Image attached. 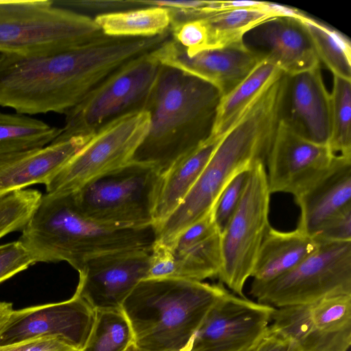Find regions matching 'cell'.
<instances>
[{
  "instance_id": "37",
  "label": "cell",
  "mask_w": 351,
  "mask_h": 351,
  "mask_svg": "<svg viewBox=\"0 0 351 351\" xmlns=\"http://www.w3.org/2000/svg\"><path fill=\"white\" fill-rule=\"evenodd\" d=\"M257 351H298L293 344L268 330Z\"/></svg>"
},
{
  "instance_id": "31",
  "label": "cell",
  "mask_w": 351,
  "mask_h": 351,
  "mask_svg": "<svg viewBox=\"0 0 351 351\" xmlns=\"http://www.w3.org/2000/svg\"><path fill=\"white\" fill-rule=\"evenodd\" d=\"M330 96V134L332 152L351 158V81L333 76Z\"/></svg>"
},
{
  "instance_id": "32",
  "label": "cell",
  "mask_w": 351,
  "mask_h": 351,
  "mask_svg": "<svg viewBox=\"0 0 351 351\" xmlns=\"http://www.w3.org/2000/svg\"><path fill=\"white\" fill-rule=\"evenodd\" d=\"M42 195L37 190L21 189L0 196V239L25 228Z\"/></svg>"
},
{
  "instance_id": "28",
  "label": "cell",
  "mask_w": 351,
  "mask_h": 351,
  "mask_svg": "<svg viewBox=\"0 0 351 351\" xmlns=\"http://www.w3.org/2000/svg\"><path fill=\"white\" fill-rule=\"evenodd\" d=\"M61 132L29 116L0 112V157L47 146Z\"/></svg>"
},
{
  "instance_id": "13",
  "label": "cell",
  "mask_w": 351,
  "mask_h": 351,
  "mask_svg": "<svg viewBox=\"0 0 351 351\" xmlns=\"http://www.w3.org/2000/svg\"><path fill=\"white\" fill-rule=\"evenodd\" d=\"M275 307L228 292L210 309L184 351H245L267 335Z\"/></svg>"
},
{
  "instance_id": "11",
  "label": "cell",
  "mask_w": 351,
  "mask_h": 351,
  "mask_svg": "<svg viewBox=\"0 0 351 351\" xmlns=\"http://www.w3.org/2000/svg\"><path fill=\"white\" fill-rule=\"evenodd\" d=\"M146 110L130 113L105 125L45 185L47 194H71L88 182L130 162L147 134Z\"/></svg>"
},
{
  "instance_id": "5",
  "label": "cell",
  "mask_w": 351,
  "mask_h": 351,
  "mask_svg": "<svg viewBox=\"0 0 351 351\" xmlns=\"http://www.w3.org/2000/svg\"><path fill=\"white\" fill-rule=\"evenodd\" d=\"M228 291L222 284L175 278H146L121 308L145 351H184L212 306Z\"/></svg>"
},
{
  "instance_id": "36",
  "label": "cell",
  "mask_w": 351,
  "mask_h": 351,
  "mask_svg": "<svg viewBox=\"0 0 351 351\" xmlns=\"http://www.w3.org/2000/svg\"><path fill=\"white\" fill-rule=\"evenodd\" d=\"M0 351H79L59 337H42L0 346Z\"/></svg>"
},
{
  "instance_id": "17",
  "label": "cell",
  "mask_w": 351,
  "mask_h": 351,
  "mask_svg": "<svg viewBox=\"0 0 351 351\" xmlns=\"http://www.w3.org/2000/svg\"><path fill=\"white\" fill-rule=\"evenodd\" d=\"M160 64L178 69L214 86L221 97L243 80L266 57L244 43L188 56L171 38L150 52Z\"/></svg>"
},
{
  "instance_id": "14",
  "label": "cell",
  "mask_w": 351,
  "mask_h": 351,
  "mask_svg": "<svg viewBox=\"0 0 351 351\" xmlns=\"http://www.w3.org/2000/svg\"><path fill=\"white\" fill-rule=\"evenodd\" d=\"M337 155L328 145L303 138L280 120L266 160L271 194L300 195L329 170Z\"/></svg>"
},
{
  "instance_id": "1",
  "label": "cell",
  "mask_w": 351,
  "mask_h": 351,
  "mask_svg": "<svg viewBox=\"0 0 351 351\" xmlns=\"http://www.w3.org/2000/svg\"><path fill=\"white\" fill-rule=\"evenodd\" d=\"M286 79L269 82L221 136L208 163L179 206L157 227L156 242L168 243L213 208L239 172L267 158L281 119Z\"/></svg>"
},
{
  "instance_id": "26",
  "label": "cell",
  "mask_w": 351,
  "mask_h": 351,
  "mask_svg": "<svg viewBox=\"0 0 351 351\" xmlns=\"http://www.w3.org/2000/svg\"><path fill=\"white\" fill-rule=\"evenodd\" d=\"M274 8V3L264 1L258 8L220 11L202 17L206 30V49L244 43L247 33L279 17Z\"/></svg>"
},
{
  "instance_id": "16",
  "label": "cell",
  "mask_w": 351,
  "mask_h": 351,
  "mask_svg": "<svg viewBox=\"0 0 351 351\" xmlns=\"http://www.w3.org/2000/svg\"><path fill=\"white\" fill-rule=\"evenodd\" d=\"M151 251L121 250L88 259L78 271L75 294L95 311L121 308L137 284L147 278Z\"/></svg>"
},
{
  "instance_id": "40",
  "label": "cell",
  "mask_w": 351,
  "mask_h": 351,
  "mask_svg": "<svg viewBox=\"0 0 351 351\" xmlns=\"http://www.w3.org/2000/svg\"><path fill=\"white\" fill-rule=\"evenodd\" d=\"M261 342H260L258 344H257L256 346H254V347H252V348H250V349H248V350H245V351H257L258 348V346H259V345H260Z\"/></svg>"
},
{
  "instance_id": "30",
  "label": "cell",
  "mask_w": 351,
  "mask_h": 351,
  "mask_svg": "<svg viewBox=\"0 0 351 351\" xmlns=\"http://www.w3.org/2000/svg\"><path fill=\"white\" fill-rule=\"evenodd\" d=\"M95 311L91 330L80 351H124L134 343L130 323L121 308Z\"/></svg>"
},
{
  "instance_id": "6",
  "label": "cell",
  "mask_w": 351,
  "mask_h": 351,
  "mask_svg": "<svg viewBox=\"0 0 351 351\" xmlns=\"http://www.w3.org/2000/svg\"><path fill=\"white\" fill-rule=\"evenodd\" d=\"M103 35L93 17L56 6L52 0H0V53L54 54Z\"/></svg>"
},
{
  "instance_id": "7",
  "label": "cell",
  "mask_w": 351,
  "mask_h": 351,
  "mask_svg": "<svg viewBox=\"0 0 351 351\" xmlns=\"http://www.w3.org/2000/svg\"><path fill=\"white\" fill-rule=\"evenodd\" d=\"M161 178L154 167L129 162L72 195L80 211L96 222L119 228L143 227L154 224Z\"/></svg>"
},
{
  "instance_id": "29",
  "label": "cell",
  "mask_w": 351,
  "mask_h": 351,
  "mask_svg": "<svg viewBox=\"0 0 351 351\" xmlns=\"http://www.w3.org/2000/svg\"><path fill=\"white\" fill-rule=\"evenodd\" d=\"M305 27L318 57L337 76L351 81V43L339 30L305 13L299 18Z\"/></svg>"
},
{
  "instance_id": "25",
  "label": "cell",
  "mask_w": 351,
  "mask_h": 351,
  "mask_svg": "<svg viewBox=\"0 0 351 351\" xmlns=\"http://www.w3.org/2000/svg\"><path fill=\"white\" fill-rule=\"evenodd\" d=\"M282 73L266 56L234 88L220 97L211 132L207 139L220 138L260 92Z\"/></svg>"
},
{
  "instance_id": "38",
  "label": "cell",
  "mask_w": 351,
  "mask_h": 351,
  "mask_svg": "<svg viewBox=\"0 0 351 351\" xmlns=\"http://www.w3.org/2000/svg\"><path fill=\"white\" fill-rule=\"evenodd\" d=\"M13 311L12 304L0 302V332L8 322Z\"/></svg>"
},
{
  "instance_id": "12",
  "label": "cell",
  "mask_w": 351,
  "mask_h": 351,
  "mask_svg": "<svg viewBox=\"0 0 351 351\" xmlns=\"http://www.w3.org/2000/svg\"><path fill=\"white\" fill-rule=\"evenodd\" d=\"M269 330L298 351H348L351 345V294L275 308Z\"/></svg>"
},
{
  "instance_id": "34",
  "label": "cell",
  "mask_w": 351,
  "mask_h": 351,
  "mask_svg": "<svg viewBox=\"0 0 351 351\" xmlns=\"http://www.w3.org/2000/svg\"><path fill=\"white\" fill-rule=\"evenodd\" d=\"M36 263L19 240L0 245V283Z\"/></svg>"
},
{
  "instance_id": "39",
  "label": "cell",
  "mask_w": 351,
  "mask_h": 351,
  "mask_svg": "<svg viewBox=\"0 0 351 351\" xmlns=\"http://www.w3.org/2000/svg\"><path fill=\"white\" fill-rule=\"evenodd\" d=\"M124 351H145L137 347L134 343L129 346Z\"/></svg>"
},
{
  "instance_id": "15",
  "label": "cell",
  "mask_w": 351,
  "mask_h": 351,
  "mask_svg": "<svg viewBox=\"0 0 351 351\" xmlns=\"http://www.w3.org/2000/svg\"><path fill=\"white\" fill-rule=\"evenodd\" d=\"M95 315V310L76 294L63 302L13 311L0 332V346L55 337L80 351L91 330Z\"/></svg>"
},
{
  "instance_id": "2",
  "label": "cell",
  "mask_w": 351,
  "mask_h": 351,
  "mask_svg": "<svg viewBox=\"0 0 351 351\" xmlns=\"http://www.w3.org/2000/svg\"><path fill=\"white\" fill-rule=\"evenodd\" d=\"M110 72V58L96 42L49 55L0 53V106L66 115Z\"/></svg>"
},
{
  "instance_id": "8",
  "label": "cell",
  "mask_w": 351,
  "mask_h": 351,
  "mask_svg": "<svg viewBox=\"0 0 351 351\" xmlns=\"http://www.w3.org/2000/svg\"><path fill=\"white\" fill-rule=\"evenodd\" d=\"M160 65L150 52L123 65L66 114L53 141L92 135L119 117L145 110Z\"/></svg>"
},
{
  "instance_id": "19",
  "label": "cell",
  "mask_w": 351,
  "mask_h": 351,
  "mask_svg": "<svg viewBox=\"0 0 351 351\" xmlns=\"http://www.w3.org/2000/svg\"><path fill=\"white\" fill-rule=\"evenodd\" d=\"M165 245L173 261L171 278L202 281L218 276L222 265L221 234L213 208Z\"/></svg>"
},
{
  "instance_id": "3",
  "label": "cell",
  "mask_w": 351,
  "mask_h": 351,
  "mask_svg": "<svg viewBox=\"0 0 351 351\" xmlns=\"http://www.w3.org/2000/svg\"><path fill=\"white\" fill-rule=\"evenodd\" d=\"M220 97L210 84L161 64L145 109L149 129L130 162L162 174L209 137Z\"/></svg>"
},
{
  "instance_id": "22",
  "label": "cell",
  "mask_w": 351,
  "mask_h": 351,
  "mask_svg": "<svg viewBox=\"0 0 351 351\" xmlns=\"http://www.w3.org/2000/svg\"><path fill=\"white\" fill-rule=\"evenodd\" d=\"M294 199L300 210L296 228L313 237L329 219L351 205V158L337 155L329 170Z\"/></svg>"
},
{
  "instance_id": "35",
  "label": "cell",
  "mask_w": 351,
  "mask_h": 351,
  "mask_svg": "<svg viewBox=\"0 0 351 351\" xmlns=\"http://www.w3.org/2000/svg\"><path fill=\"white\" fill-rule=\"evenodd\" d=\"M313 238L329 241H351V205L329 219Z\"/></svg>"
},
{
  "instance_id": "23",
  "label": "cell",
  "mask_w": 351,
  "mask_h": 351,
  "mask_svg": "<svg viewBox=\"0 0 351 351\" xmlns=\"http://www.w3.org/2000/svg\"><path fill=\"white\" fill-rule=\"evenodd\" d=\"M317 247V242L297 228L280 231L270 227L258 252L251 277L252 282L274 280L293 269Z\"/></svg>"
},
{
  "instance_id": "9",
  "label": "cell",
  "mask_w": 351,
  "mask_h": 351,
  "mask_svg": "<svg viewBox=\"0 0 351 351\" xmlns=\"http://www.w3.org/2000/svg\"><path fill=\"white\" fill-rule=\"evenodd\" d=\"M315 240L316 250L295 267L269 282H252L257 302L280 308L351 294V241Z\"/></svg>"
},
{
  "instance_id": "33",
  "label": "cell",
  "mask_w": 351,
  "mask_h": 351,
  "mask_svg": "<svg viewBox=\"0 0 351 351\" xmlns=\"http://www.w3.org/2000/svg\"><path fill=\"white\" fill-rule=\"evenodd\" d=\"M250 169L239 172L228 183L213 206L215 221L220 233L226 228L241 201Z\"/></svg>"
},
{
  "instance_id": "24",
  "label": "cell",
  "mask_w": 351,
  "mask_h": 351,
  "mask_svg": "<svg viewBox=\"0 0 351 351\" xmlns=\"http://www.w3.org/2000/svg\"><path fill=\"white\" fill-rule=\"evenodd\" d=\"M219 140L206 139L162 174L154 213V224L156 228L167 219L191 189Z\"/></svg>"
},
{
  "instance_id": "10",
  "label": "cell",
  "mask_w": 351,
  "mask_h": 351,
  "mask_svg": "<svg viewBox=\"0 0 351 351\" xmlns=\"http://www.w3.org/2000/svg\"><path fill=\"white\" fill-rule=\"evenodd\" d=\"M265 164L258 161L250 169L241 201L220 233L222 265L217 278L241 297H245V282L251 277L260 247L271 227V193Z\"/></svg>"
},
{
  "instance_id": "18",
  "label": "cell",
  "mask_w": 351,
  "mask_h": 351,
  "mask_svg": "<svg viewBox=\"0 0 351 351\" xmlns=\"http://www.w3.org/2000/svg\"><path fill=\"white\" fill-rule=\"evenodd\" d=\"M287 76L280 120L303 138L328 145L330 96L320 67Z\"/></svg>"
},
{
  "instance_id": "21",
  "label": "cell",
  "mask_w": 351,
  "mask_h": 351,
  "mask_svg": "<svg viewBox=\"0 0 351 351\" xmlns=\"http://www.w3.org/2000/svg\"><path fill=\"white\" fill-rule=\"evenodd\" d=\"M250 32L254 41L266 49L263 52L267 58L287 75L320 67L311 38L299 18L278 17Z\"/></svg>"
},
{
  "instance_id": "4",
  "label": "cell",
  "mask_w": 351,
  "mask_h": 351,
  "mask_svg": "<svg viewBox=\"0 0 351 351\" xmlns=\"http://www.w3.org/2000/svg\"><path fill=\"white\" fill-rule=\"evenodd\" d=\"M157 228H119L96 222L84 215L72 193L42 195L19 241L35 263L65 261L77 271L90 258L106 253L152 249Z\"/></svg>"
},
{
  "instance_id": "20",
  "label": "cell",
  "mask_w": 351,
  "mask_h": 351,
  "mask_svg": "<svg viewBox=\"0 0 351 351\" xmlns=\"http://www.w3.org/2000/svg\"><path fill=\"white\" fill-rule=\"evenodd\" d=\"M92 135L55 141L41 148L0 157V196L35 184L46 185Z\"/></svg>"
},
{
  "instance_id": "27",
  "label": "cell",
  "mask_w": 351,
  "mask_h": 351,
  "mask_svg": "<svg viewBox=\"0 0 351 351\" xmlns=\"http://www.w3.org/2000/svg\"><path fill=\"white\" fill-rule=\"evenodd\" d=\"M108 36L148 38L169 29L171 19L167 8L150 6L99 14L93 17Z\"/></svg>"
}]
</instances>
